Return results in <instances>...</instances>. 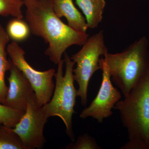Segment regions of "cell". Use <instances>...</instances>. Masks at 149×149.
<instances>
[{"label":"cell","mask_w":149,"mask_h":149,"mask_svg":"<svg viewBox=\"0 0 149 149\" xmlns=\"http://www.w3.org/2000/svg\"><path fill=\"white\" fill-rule=\"evenodd\" d=\"M26 7L25 20L32 34L41 37L48 47L45 54L58 65L68 48L83 46L89 37L72 29L56 15L53 0H23Z\"/></svg>","instance_id":"6da1fadb"},{"label":"cell","mask_w":149,"mask_h":149,"mask_svg":"<svg viewBox=\"0 0 149 149\" xmlns=\"http://www.w3.org/2000/svg\"><path fill=\"white\" fill-rule=\"evenodd\" d=\"M127 129L128 141L121 149H149V69L130 93L113 108Z\"/></svg>","instance_id":"7a4b0ae2"},{"label":"cell","mask_w":149,"mask_h":149,"mask_svg":"<svg viewBox=\"0 0 149 149\" xmlns=\"http://www.w3.org/2000/svg\"><path fill=\"white\" fill-rule=\"evenodd\" d=\"M148 41L143 37L122 52H107L106 61L112 82L125 97L149 70Z\"/></svg>","instance_id":"3957f363"},{"label":"cell","mask_w":149,"mask_h":149,"mask_svg":"<svg viewBox=\"0 0 149 149\" xmlns=\"http://www.w3.org/2000/svg\"><path fill=\"white\" fill-rule=\"evenodd\" d=\"M75 63L67 53H64V59L58 64V69L54 77L56 85L50 101L43 107L46 116H58L64 123L66 133L70 139L74 141L72 130V117L75 113V104L77 90L74 88L73 70Z\"/></svg>","instance_id":"277c9868"},{"label":"cell","mask_w":149,"mask_h":149,"mask_svg":"<svg viewBox=\"0 0 149 149\" xmlns=\"http://www.w3.org/2000/svg\"><path fill=\"white\" fill-rule=\"evenodd\" d=\"M83 46L81 49L70 58L76 63L73 72L74 81L78 85L77 96L81 99V104L85 106L89 82L94 73L101 70L100 59L108 52L105 45L102 30L88 37Z\"/></svg>","instance_id":"5b68a950"},{"label":"cell","mask_w":149,"mask_h":149,"mask_svg":"<svg viewBox=\"0 0 149 149\" xmlns=\"http://www.w3.org/2000/svg\"><path fill=\"white\" fill-rule=\"evenodd\" d=\"M6 50L11 61L24 74L32 85L38 106L42 107L49 102L54 90L53 78L55 70L40 71L34 69L25 59V52L17 42L13 41L8 44Z\"/></svg>","instance_id":"8992f818"},{"label":"cell","mask_w":149,"mask_h":149,"mask_svg":"<svg viewBox=\"0 0 149 149\" xmlns=\"http://www.w3.org/2000/svg\"><path fill=\"white\" fill-rule=\"evenodd\" d=\"M48 118L43 107L38 106L35 93L29 100L26 111L13 128L25 149L42 148L46 142L44 127Z\"/></svg>","instance_id":"52a82bcc"},{"label":"cell","mask_w":149,"mask_h":149,"mask_svg":"<svg viewBox=\"0 0 149 149\" xmlns=\"http://www.w3.org/2000/svg\"><path fill=\"white\" fill-rule=\"evenodd\" d=\"M99 65L102 72L100 88L90 105L81 112L80 117L83 119L91 117L97 120L99 123H102L105 119L113 114L112 109L120 100L121 95L117 88L113 85L104 58L101 57Z\"/></svg>","instance_id":"ba28073f"},{"label":"cell","mask_w":149,"mask_h":149,"mask_svg":"<svg viewBox=\"0 0 149 149\" xmlns=\"http://www.w3.org/2000/svg\"><path fill=\"white\" fill-rule=\"evenodd\" d=\"M9 71L8 91L3 104L25 112L29 100L35 94L34 90L28 79L12 62Z\"/></svg>","instance_id":"9c48e42d"},{"label":"cell","mask_w":149,"mask_h":149,"mask_svg":"<svg viewBox=\"0 0 149 149\" xmlns=\"http://www.w3.org/2000/svg\"><path fill=\"white\" fill-rule=\"evenodd\" d=\"M54 11L59 18H66L68 26L81 33H86L88 27L85 18L75 7L72 0H53Z\"/></svg>","instance_id":"30bf717a"},{"label":"cell","mask_w":149,"mask_h":149,"mask_svg":"<svg viewBox=\"0 0 149 149\" xmlns=\"http://www.w3.org/2000/svg\"><path fill=\"white\" fill-rule=\"evenodd\" d=\"M83 12L88 28H97L102 19L106 6L105 0H75Z\"/></svg>","instance_id":"8fae6325"},{"label":"cell","mask_w":149,"mask_h":149,"mask_svg":"<svg viewBox=\"0 0 149 149\" xmlns=\"http://www.w3.org/2000/svg\"><path fill=\"white\" fill-rule=\"evenodd\" d=\"M9 40L6 31L0 25V103L2 104L5 101L8 88L5 83V74L11 65V61L7 58L6 50Z\"/></svg>","instance_id":"7c38bea8"},{"label":"cell","mask_w":149,"mask_h":149,"mask_svg":"<svg viewBox=\"0 0 149 149\" xmlns=\"http://www.w3.org/2000/svg\"><path fill=\"white\" fill-rule=\"evenodd\" d=\"M6 31L10 39L17 42L27 40L31 33L27 22L17 18L10 20Z\"/></svg>","instance_id":"4fadbf2b"},{"label":"cell","mask_w":149,"mask_h":149,"mask_svg":"<svg viewBox=\"0 0 149 149\" xmlns=\"http://www.w3.org/2000/svg\"><path fill=\"white\" fill-rule=\"evenodd\" d=\"M0 149H25L13 128L0 123Z\"/></svg>","instance_id":"5bb4252c"},{"label":"cell","mask_w":149,"mask_h":149,"mask_svg":"<svg viewBox=\"0 0 149 149\" xmlns=\"http://www.w3.org/2000/svg\"><path fill=\"white\" fill-rule=\"evenodd\" d=\"M24 5L23 0H0V15L22 19V8Z\"/></svg>","instance_id":"9a60e30c"},{"label":"cell","mask_w":149,"mask_h":149,"mask_svg":"<svg viewBox=\"0 0 149 149\" xmlns=\"http://www.w3.org/2000/svg\"><path fill=\"white\" fill-rule=\"evenodd\" d=\"M24 112L13 109L0 103V123L14 128Z\"/></svg>","instance_id":"2e32d148"},{"label":"cell","mask_w":149,"mask_h":149,"mask_svg":"<svg viewBox=\"0 0 149 149\" xmlns=\"http://www.w3.org/2000/svg\"><path fill=\"white\" fill-rule=\"evenodd\" d=\"M65 149H100L102 148L94 138L88 134H85L79 136L75 142L67 145Z\"/></svg>","instance_id":"e0dca14e"},{"label":"cell","mask_w":149,"mask_h":149,"mask_svg":"<svg viewBox=\"0 0 149 149\" xmlns=\"http://www.w3.org/2000/svg\"></svg>","instance_id":"ac0fdd59"}]
</instances>
